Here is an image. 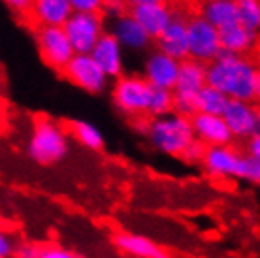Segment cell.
I'll use <instances>...</instances> for the list:
<instances>
[{"instance_id": "cell-16", "label": "cell", "mask_w": 260, "mask_h": 258, "mask_svg": "<svg viewBox=\"0 0 260 258\" xmlns=\"http://www.w3.org/2000/svg\"><path fill=\"white\" fill-rule=\"evenodd\" d=\"M91 57L106 72L108 78L119 79L123 76V45L111 33H104V36L98 40Z\"/></svg>"}, {"instance_id": "cell-30", "label": "cell", "mask_w": 260, "mask_h": 258, "mask_svg": "<svg viewBox=\"0 0 260 258\" xmlns=\"http://www.w3.org/2000/svg\"><path fill=\"white\" fill-rule=\"evenodd\" d=\"M40 251H42V245H40V243L19 241V245H17V249H15L13 258H40Z\"/></svg>"}, {"instance_id": "cell-18", "label": "cell", "mask_w": 260, "mask_h": 258, "mask_svg": "<svg viewBox=\"0 0 260 258\" xmlns=\"http://www.w3.org/2000/svg\"><path fill=\"white\" fill-rule=\"evenodd\" d=\"M208 85V64L198 62L194 58H187L181 62L179 78H177L174 94L176 96L196 98L204 87Z\"/></svg>"}, {"instance_id": "cell-34", "label": "cell", "mask_w": 260, "mask_h": 258, "mask_svg": "<svg viewBox=\"0 0 260 258\" xmlns=\"http://www.w3.org/2000/svg\"><path fill=\"white\" fill-rule=\"evenodd\" d=\"M158 2H166V0H126V4L132 8H138V6H147V4H158Z\"/></svg>"}, {"instance_id": "cell-21", "label": "cell", "mask_w": 260, "mask_h": 258, "mask_svg": "<svg viewBox=\"0 0 260 258\" xmlns=\"http://www.w3.org/2000/svg\"><path fill=\"white\" fill-rule=\"evenodd\" d=\"M221 34V47L238 55H249L254 51V45L258 40V33H253L251 28L243 26L241 23L228 25L219 30Z\"/></svg>"}, {"instance_id": "cell-10", "label": "cell", "mask_w": 260, "mask_h": 258, "mask_svg": "<svg viewBox=\"0 0 260 258\" xmlns=\"http://www.w3.org/2000/svg\"><path fill=\"white\" fill-rule=\"evenodd\" d=\"M224 121L230 126L234 140H251L253 136L260 134V106L254 102L243 100H230Z\"/></svg>"}, {"instance_id": "cell-8", "label": "cell", "mask_w": 260, "mask_h": 258, "mask_svg": "<svg viewBox=\"0 0 260 258\" xmlns=\"http://www.w3.org/2000/svg\"><path fill=\"white\" fill-rule=\"evenodd\" d=\"M221 49L219 28L200 17L198 13L189 15V58L209 64L217 58Z\"/></svg>"}, {"instance_id": "cell-7", "label": "cell", "mask_w": 260, "mask_h": 258, "mask_svg": "<svg viewBox=\"0 0 260 258\" xmlns=\"http://www.w3.org/2000/svg\"><path fill=\"white\" fill-rule=\"evenodd\" d=\"M62 28L68 34L76 55H91L98 40L104 36V17L102 13L74 12Z\"/></svg>"}, {"instance_id": "cell-33", "label": "cell", "mask_w": 260, "mask_h": 258, "mask_svg": "<svg viewBox=\"0 0 260 258\" xmlns=\"http://www.w3.org/2000/svg\"><path fill=\"white\" fill-rule=\"evenodd\" d=\"M245 153H247L254 162L260 164V134L253 136L251 140L245 142Z\"/></svg>"}, {"instance_id": "cell-15", "label": "cell", "mask_w": 260, "mask_h": 258, "mask_svg": "<svg viewBox=\"0 0 260 258\" xmlns=\"http://www.w3.org/2000/svg\"><path fill=\"white\" fill-rule=\"evenodd\" d=\"M113 245L117 247L119 251L124 252V254H130V256L136 258H172L168 252L164 251L160 245H156L155 241L147 236H142V234L136 232H115L113 234Z\"/></svg>"}, {"instance_id": "cell-28", "label": "cell", "mask_w": 260, "mask_h": 258, "mask_svg": "<svg viewBox=\"0 0 260 258\" xmlns=\"http://www.w3.org/2000/svg\"><path fill=\"white\" fill-rule=\"evenodd\" d=\"M40 258H79V256L74 251H70V249H66V247H62V245L46 243V245H42Z\"/></svg>"}, {"instance_id": "cell-36", "label": "cell", "mask_w": 260, "mask_h": 258, "mask_svg": "<svg viewBox=\"0 0 260 258\" xmlns=\"http://www.w3.org/2000/svg\"><path fill=\"white\" fill-rule=\"evenodd\" d=\"M253 55H254V58H256V62L260 64V34H258V40H256V45H254Z\"/></svg>"}, {"instance_id": "cell-3", "label": "cell", "mask_w": 260, "mask_h": 258, "mask_svg": "<svg viewBox=\"0 0 260 258\" xmlns=\"http://www.w3.org/2000/svg\"><path fill=\"white\" fill-rule=\"evenodd\" d=\"M147 140L155 151L179 158L183 151L196 140V136L189 117L170 113V115L151 119Z\"/></svg>"}, {"instance_id": "cell-20", "label": "cell", "mask_w": 260, "mask_h": 258, "mask_svg": "<svg viewBox=\"0 0 260 258\" xmlns=\"http://www.w3.org/2000/svg\"><path fill=\"white\" fill-rule=\"evenodd\" d=\"M198 15L209 21L219 30L228 25L240 23L236 0H202L198 6Z\"/></svg>"}, {"instance_id": "cell-11", "label": "cell", "mask_w": 260, "mask_h": 258, "mask_svg": "<svg viewBox=\"0 0 260 258\" xmlns=\"http://www.w3.org/2000/svg\"><path fill=\"white\" fill-rule=\"evenodd\" d=\"M181 62L162 51H151L143 62V78L153 89H176Z\"/></svg>"}, {"instance_id": "cell-6", "label": "cell", "mask_w": 260, "mask_h": 258, "mask_svg": "<svg viewBox=\"0 0 260 258\" xmlns=\"http://www.w3.org/2000/svg\"><path fill=\"white\" fill-rule=\"evenodd\" d=\"M34 40H36V47H38L42 60L49 68L62 74L76 55L64 28L62 26H36Z\"/></svg>"}, {"instance_id": "cell-14", "label": "cell", "mask_w": 260, "mask_h": 258, "mask_svg": "<svg viewBox=\"0 0 260 258\" xmlns=\"http://www.w3.org/2000/svg\"><path fill=\"white\" fill-rule=\"evenodd\" d=\"M130 13L134 15V19L145 28V33L149 34L153 40H158L162 33L170 26V23L176 17V10L168 6L166 2L158 4H147V6L132 8Z\"/></svg>"}, {"instance_id": "cell-26", "label": "cell", "mask_w": 260, "mask_h": 258, "mask_svg": "<svg viewBox=\"0 0 260 258\" xmlns=\"http://www.w3.org/2000/svg\"><path fill=\"white\" fill-rule=\"evenodd\" d=\"M206 151H208V147H206L200 140H194L189 147L183 151V155L179 156V158H181L185 164H190V166H194V164H200L202 166L204 156H206Z\"/></svg>"}, {"instance_id": "cell-35", "label": "cell", "mask_w": 260, "mask_h": 258, "mask_svg": "<svg viewBox=\"0 0 260 258\" xmlns=\"http://www.w3.org/2000/svg\"><path fill=\"white\" fill-rule=\"evenodd\" d=\"M254 104H258V106H260V70H258V76H256V89H254Z\"/></svg>"}, {"instance_id": "cell-22", "label": "cell", "mask_w": 260, "mask_h": 258, "mask_svg": "<svg viewBox=\"0 0 260 258\" xmlns=\"http://www.w3.org/2000/svg\"><path fill=\"white\" fill-rule=\"evenodd\" d=\"M68 132H70L76 142L81 143L83 147L91 149V151H100L104 147V136L102 132L94 126L89 121H83V119H74L68 123Z\"/></svg>"}, {"instance_id": "cell-12", "label": "cell", "mask_w": 260, "mask_h": 258, "mask_svg": "<svg viewBox=\"0 0 260 258\" xmlns=\"http://www.w3.org/2000/svg\"><path fill=\"white\" fill-rule=\"evenodd\" d=\"M156 42V49L179 62L189 58V17L176 12V17Z\"/></svg>"}, {"instance_id": "cell-37", "label": "cell", "mask_w": 260, "mask_h": 258, "mask_svg": "<svg viewBox=\"0 0 260 258\" xmlns=\"http://www.w3.org/2000/svg\"><path fill=\"white\" fill-rule=\"evenodd\" d=\"M254 183L260 187V166H258V172H256V177H254Z\"/></svg>"}, {"instance_id": "cell-1", "label": "cell", "mask_w": 260, "mask_h": 258, "mask_svg": "<svg viewBox=\"0 0 260 258\" xmlns=\"http://www.w3.org/2000/svg\"><path fill=\"white\" fill-rule=\"evenodd\" d=\"M258 70L260 64L254 57L221 49L208 64V85L224 92L230 100L254 102Z\"/></svg>"}, {"instance_id": "cell-4", "label": "cell", "mask_w": 260, "mask_h": 258, "mask_svg": "<svg viewBox=\"0 0 260 258\" xmlns=\"http://www.w3.org/2000/svg\"><path fill=\"white\" fill-rule=\"evenodd\" d=\"M258 162H254L247 153H241L234 145L208 147L202 168L211 179H241L253 181L258 172Z\"/></svg>"}, {"instance_id": "cell-24", "label": "cell", "mask_w": 260, "mask_h": 258, "mask_svg": "<svg viewBox=\"0 0 260 258\" xmlns=\"http://www.w3.org/2000/svg\"><path fill=\"white\" fill-rule=\"evenodd\" d=\"M170 113H174V90L153 89L147 115L151 119H156V117H164L170 115Z\"/></svg>"}, {"instance_id": "cell-13", "label": "cell", "mask_w": 260, "mask_h": 258, "mask_svg": "<svg viewBox=\"0 0 260 258\" xmlns=\"http://www.w3.org/2000/svg\"><path fill=\"white\" fill-rule=\"evenodd\" d=\"M196 140H200L206 147H219V145H232L234 134L226 124L224 117L208 115V113H196L192 119Z\"/></svg>"}, {"instance_id": "cell-29", "label": "cell", "mask_w": 260, "mask_h": 258, "mask_svg": "<svg viewBox=\"0 0 260 258\" xmlns=\"http://www.w3.org/2000/svg\"><path fill=\"white\" fill-rule=\"evenodd\" d=\"M70 4L78 13H102L104 0H70Z\"/></svg>"}, {"instance_id": "cell-25", "label": "cell", "mask_w": 260, "mask_h": 258, "mask_svg": "<svg viewBox=\"0 0 260 258\" xmlns=\"http://www.w3.org/2000/svg\"><path fill=\"white\" fill-rule=\"evenodd\" d=\"M240 23L260 34V0H236Z\"/></svg>"}, {"instance_id": "cell-5", "label": "cell", "mask_w": 260, "mask_h": 258, "mask_svg": "<svg viewBox=\"0 0 260 258\" xmlns=\"http://www.w3.org/2000/svg\"><path fill=\"white\" fill-rule=\"evenodd\" d=\"M151 92L153 87L145 81L143 76H121L111 87V100L123 115L134 121L147 115Z\"/></svg>"}, {"instance_id": "cell-2", "label": "cell", "mask_w": 260, "mask_h": 258, "mask_svg": "<svg viewBox=\"0 0 260 258\" xmlns=\"http://www.w3.org/2000/svg\"><path fill=\"white\" fill-rule=\"evenodd\" d=\"M68 153L66 128L55 119L36 117L26 142V155L40 166H53Z\"/></svg>"}, {"instance_id": "cell-31", "label": "cell", "mask_w": 260, "mask_h": 258, "mask_svg": "<svg viewBox=\"0 0 260 258\" xmlns=\"http://www.w3.org/2000/svg\"><path fill=\"white\" fill-rule=\"evenodd\" d=\"M17 245H19V241H15L12 234L2 232V236H0V258H13Z\"/></svg>"}, {"instance_id": "cell-27", "label": "cell", "mask_w": 260, "mask_h": 258, "mask_svg": "<svg viewBox=\"0 0 260 258\" xmlns=\"http://www.w3.org/2000/svg\"><path fill=\"white\" fill-rule=\"evenodd\" d=\"M102 13L115 21L119 17L126 15V13H130V6L126 4V0H104Z\"/></svg>"}, {"instance_id": "cell-23", "label": "cell", "mask_w": 260, "mask_h": 258, "mask_svg": "<svg viewBox=\"0 0 260 258\" xmlns=\"http://www.w3.org/2000/svg\"><path fill=\"white\" fill-rule=\"evenodd\" d=\"M196 104H198V113L222 117L228 108V104H230V98H228L224 92H221L219 89H215L211 85H206V87L198 92Z\"/></svg>"}, {"instance_id": "cell-19", "label": "cell", "mask_w": 260, "mask_h": 258, "mask_svg": "<svg viewBox=\"0 0 260 258\" xmlns=\"http://www.w3.org/2000/svg\"><path fill=\"white\" fill-rule=\"evenodd\" d=\"M72 13L70 0H34L30 19L36 26H64Z\"/></svg>"}, {"instance_id": "cell-9", "label": "cell", "mask_w": 260, "mask_h": 258, "mask_svg": "<svg viewBox=\"0 0 260 258\" xmlns=\"http://www.w3.org/2000/svg\"><path fill=\"white\" fill-rule=\"evenodd\" d=\"M66 81L79 87L89 94H100L108 87L110 78L106 72L96 64V60L91 55H74L70 64L62 72Z\"/></svg>"}, {"instance_id": "cell-32", "label": "cell", "mask_w": 260, "mask_h": 258, "mask_svg": "<svg viewBox=\"0 0 260 258\" xmlns=\"http://www.w3.org/2000/svg\"><path fill=\"white\" fill-rule=\"evenodd\" d=\"M4 4H6L13 13L30 17V10H32L34 0H4Z\"/></svg>"}, {"instance_id": "cell-17", "label": "cell", "mask_w": 260, "mask_h": 258, "mask_svg": "<svg viewBox=\"0 0 260 258\" xmlns=\"http://www.w3.org/2000/svg\"><path fill=\"white\" fill-rule=\"evenodd\" d=\"M111 34L117 38V42L123 45V49H130V51H143L147 49L151 44V36L145 33L143 28L132 13H126L123 17L113 21L111 26Z\"/></svg>"}]
</instances>
